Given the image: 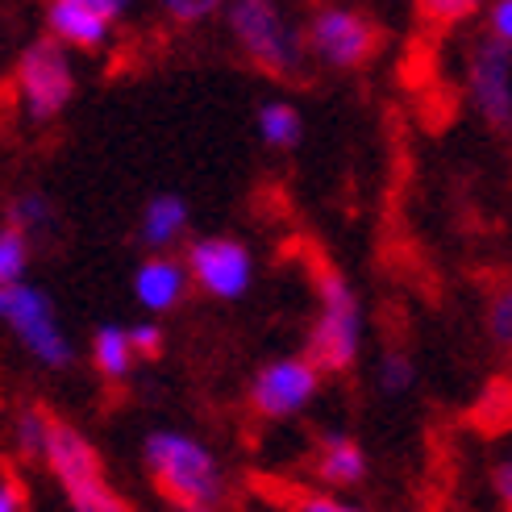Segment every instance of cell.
<instances>
[{"label": "cell", "instance_id": "cell-1", "mask_svg": "<svg viewBox=\"0 0 512 512\" xmlns=\"http://www.w3.org/2000/svg\"><path fill=\"white\" fill-rule=\"evenodd\" d=\"M142 463L155 488L175 508H217L225 496V471L217 454L184 429H155L142 446Z\"/></svg>", "mask_w": 512, "mask_h": 512}, {"label": "cell", "instance_id": "cell-2", "mask_svg": "<svg viewBox=\"0 0 512 512\" xmlns=\"http://www.w3.org/2000/svg\"><path fill=\"white\" fill-rule=\"evenodd\" d=\"M229 34L238 38L242 55L275 80H288L304 67V34L284 13L279 0H229L225 5Z\"/></svg>", "mask_w": 512, "mask_h": 512}, {"label": "cell", "instance_id": "cell-3", "mask_svg": "<svg viewBox=\"0 0 512 512\" xmlns=\"http://www.w3.org/2000/svg\"><path fill=\"white\" fill-rule=\"evenodd\" d=\"M46 467L59 479V488L71 504V512H134L117 496V488L100 471V458L92 442L84 438L75 425L55 421L50 425V442H46Z\"/></svg>", "mask_w": 512, "mask_h": 512}, {"label": "cell", "instance_id": "cell-4", "mask_svg": "<svg viewBox=\"0 0 512 512\" xmlns=\"http://www.w3.org/2000/svg\"><path fill=\"white\" fill-rule=\"evenodd\" d=\"M363 350V304L338 271L317 279V321L309 329V363L317 371H346Z\"/></svg>", "mask_w": 512, "mask_h": 512}, {"label": "cell", "instance_id": "cell-5", "mask_svg": "<svg viewBox=\"0 0 512 512\" xmlns=\"http://www.w3.org/2000/svg\"><path fill=\"white\" fill-rule=\"evenodd\" d=\"M17 100L30 121H55L75 96V67H71V50L59 46L55 38H42L34 46L21 50L17 71Z\"/></svg>", "mask_w": 512, "mask_h": 512}, {"label": "cell", "instance_id": "cell-6", "mask_svg": "<svg viewBox=\"0 0 512 512\" xmlns=\"http://www.w3.org/2000/svg\"><path fill=\"white\" fill-rule=\"evenodd\" d=\"M5 321H9L17 342L25 346V354H30L38 367H46V371L71 367L75 346H71L67 329L59 321V309H55V300H50V292H42L34 284H13Z\"/></svg>", "mask_w": 512, "mask_h": 512}, {"label": "cell", "instance_id": "cell-7", "mask_svg": "<svg viewBox=\"0 0 512 512\" xmlns=\"http://www.w3.org/2000/svg\"><path fill=\"white\" fill-rule=\"evenodd\" d=\"M304 50H309L313 59H321L325 67L354 71L379 50V30H375V21L363 17L358 9L325 5L304 25Z\"/></svg>", "mask_w": 512, "mask_h": 512}, {"label": "cell", "instance_id": "cell-8", "mask_svg": "<svg viewBox=\"0 0 512 512\" xmlns=\"http://www.w3.org/2000/svg\"><path fill=\"white\" fill-rule=\"evenodd\" d=\"M188 279L213 300H242L254 284V254L246 242L225 238V234H209L196 238L184 254Z\"/></svg>", "mask_w": 512, "mask_h": 512}, {"label": "cell", "instance_id": "cell-9", "mask_svg": "<svg viewBox=\"0 0 512 512\" xmlns=\"http://www.w3.org/2000/svg\"><path fill=\"white\" fill-rule=\"evenodd\" d=\"M317 388H321V371L309 358L300 354L271 358L250 379V404L267 421H288V417H300L317 400Z\"/></svg>", "mask_w": 512, "mask_h": 512}, {"label": "cell", "instance_id": "cell-10", "mask_svg": "<svg viewBox=\"0 0 512 512\" xmlns=\"http://www.w3.org/2000/svg\"><path fill=\"white\" fill-rule=\"evenodd\" d=\"M467 92L483 121L496 125V130H512V46L483 38L471 50Z\"/></svg>", "mask_w": 512, "mask_h": 512}, {"label": "cell", "instance_id": "cell-11", "mask_svg": "<svg viewBox=\"0 0 512 512\" xmlns=\"http://www.w3.org/2000/svg\"><path fill=\"white\" fill-rule=\"evenodd\" d=\"M188 284H192L188 267L179 259H171V254H150V259H142L134 271V296L150 317L179 309V300L188 296Z\"/></svg>", "mask_w": 512, "mask_h": 512}, {"label": "cell", "instance_id": "cell-12", "mask_svg": "<svg viewBox=\"0 0 512 512\" xmlns=\"http://www.w3.org/2000/svg\"><path fill=\"white\" fill-rule=\"evenodd\" d=\"M46 30L67 50H100V46H109L113 21L88 5H75V0H50Z\"/></svg>", "mask_w": 512, "mask_h": 512}, {"label": "cell", "instance_id": "cell-13", "mask_svg": "<svg viewBox=\"0 0 512 512\" xmlns=\"http://www.w3.org/2000/svg\"><path fill=\"white\" fill-rule=\"evenodd\" d=\"M188 229V200L175 196V192H163V196H150L146 209H142V221H138V234L142 242L155 250V254H167Z\"/></svg>", "mask_w": 512, "mask_h": 512}, {"label": "cell", "instance_id": "cell-14", "mask_svg": "<svg viewBox=\"0 0 512 512\" xmlns=\"http://www.w3.org/2000/svg\"><path fill=\"white\" fill-rule=\"evenodd\" d=\"M317 479L325 488H354L367 479V454L346 433H329L317 454Z\"/></svg>", "mask_w": 512, "mask_h": 512}, {"label": "cell", "instance_id": "cell-15", "mask_svg": "<svg viewBox=\"0 0 512 512\" xmlns=\"http://www.w3.org/2000/svg\"><path fill=\"white\" fill-rule=\"evenodd\" d=\"M134 363H138V350H134L130 329L125 325H100L92 334V367H96V375L121 383V379H130Z\"/></svg>", "mask_w": 512, "mask_h": 512}, {"label": "cell", "instance_id": "cell-16", "mask_svg": "<svg viewBox=\"0 0 512 512\" xmlns=\"http://www.w3.org/2000/svg\"><path fill=\"white\" fill-rule=\"evenodd\" d=\"M254 125H259V138L275 150H292L304 138V117L296 105H288V100H267L259 109V117H254Z\"/></svg>", "mask_w": 512, "mask_h": 512}, {"label": "cell", "instance_id": "cell-17", "mask_svg": "<svg viewBox=\"0 0 512 512\" xmlns=\"http://www.w3.org/2000/svg\"><path fill=\"white\" fill-rule=\"evenodd\" d=\"M30 238L21 234L13 225H0V284L13 288V284H25V271H30Z\"/></svg>", "mask_w": 512, "mask_h": 512}, {"label": "cell", "instance_id": "cell-18", "mask_svg": "<svg viewBox=\"0 0 512 512\" xmlns=\"http://www.w3.org/2000/svg\"><path fill=\"white\" fill-rule=\"evenodd\" d=\"M50 425H55V421H50L38 404H25L21 413H17V421H13V442H17V450H21V454H34V458L46 454Z\"/></svg>", "mask_w": 512, "mask_h": 512}, {"label": "cell", "instance_id": "cell-19", "mask_svg": "<svg viewBox=\"0 0 512 512\" xmlns=\"http://www.w3.org/2000/svg\"><path fill=\"white\" fill-rule=\"evenodd\" d=\"M50 221H55V213H50V200L38 196V192H25L9 204V225L21 229L25 238H34L42 234V229H50Z\"/></svg>", "mask_w": 512, "mask_h": 512}, {"label": "cell", "instance_id": "cell-20", "mask_svg": "<svg viewBox=\"0 0 512 512\" xmlns=\"http://www.w3.org/2000/svg\"><path fill=\"white\" fill-rule=\"evenodd\" d=\"M413 379H417V367H413V358H408V354L388 350V354L379 358V388H383V392L400 396V392L413 388Z\"/></svg>", "mask_w": 512, "mask_h": 512}, {"label": "cell", "instance_id": "cell-21", "mask_svg": "<svg viewBox=\"0 0 512 512\" xmlns=\"http://www.w3.org/2000/svg\"><path fill=\"white\" fill-rule=\"evenodd\" d=\"M483 0H417V9L425 21L433 25H454V21H467Z\"/></svg>", "mask_w": 512, "mask_h": 512}, {"label": "cell", "instance_id": "cell-22", "mask_svg": "<svg viewBox=\"0 0 512 512\" xmlns=\"http://www.w3.org/2000/svg\"><path fill=\"white\" fill-rule=\"evenodd\" d=\"M229 0H163V13L179 25H196V21H209L213 13H221Z\"/></svg>", "mask_w": 512, "mask_h": 512}, {"label": "cell", "instance_id": "cell-23", "mask_svg": "<svg viewBox=\"0 0 512 512\" xmlns=\"http://www.w3.org/2000/svg\"><path fill=\"white\" fill-rule=\"evenodd\" d=\"M488 329H492V342L512 350V288L496 292L488 304Z\"/></svg>", "mask_w": 512, "mask_h": 512}, {"label": "cell", "instance_id": "cell-24", "mask_svg": "<svg viewBox=\"0 0 512 512\" xmlns=\"http://www.w3.org/2000/svg\"><path fill=\"white\" fill-rule=\"evenodd\" d=\"M125 329H130V342H134L138 358H150V354L163 350V325H159L155 317H146V321H138V325H125Z\"/></svg>", "mask_w": 512, "mask_h": 512}, {"label": "cell", "instance_id": "cell-25", "mask_svg": "<svg viewBox=\"0 0 512 512\" xmlns=\"http://www.w3.org/2000/svg\"><path fill=\"white\" fill-rule=\"evenodd\" d=\"M488 30H492V38H496V42L512 46V0H492Z\"/></svg>", "mask_w": 512, "mask_h": 512}, {"label": "cell", "instance_id": "cell-26", "mask_svg": "<svg viewBox=\"0 0 512 512\" xmlns=\"http://www.w3.org/2000/svg\"><path fill=\"white\" fill-rule=\"evenodd\" d=\"M296 512H363V508H354V504H346V500H338V496L313 492V496H304V500L296 504Z\"/></svg>", "mask_w": 512, "mask_h": 512}, {"label": "cell", "instance_id": "cell-27", "mask_svg": "<svg viewBox=\"0 0 512 512\" xmlns=\"http://www.w3.org/2000/svg\"><path fill=\"white\" fill-rule=\"evenodd\" d=\"M492 488H496V500L504 504V512H512V458H504L492 471Z\"/></svg>", "mask_w": 512, "mask_h": 512}, {"label": "cell", "instance_id": "cell-28", "mask_svg": "<svg viewBox=\"0 0 512 512\" xmlns=\"http://www.w3.org/2000/svg\"><path fill=\"white\" fill-rule=\"evenodd\" d=\"M0 512H25V496L13 479H0Z\"/></svg>", "mask_w": 512, "mask_h": 512}, {"label": "cell", "instance_id": "cell-29", "mask_svg": "<svg viewBox=\"0 0 512 512\" xmlns=\"http://www.w3.org/2000/svg\"><path fill=\"white\" fill-rule=\"evenodd\" d=\"M75 5H88V9H96V13H105L109 21H117L125 9H130V0H75Z\"/></svg>", "mask_w": 512, "mask_h": 512}, {"label": "cell", "instance_id": "cell-30", "mask_svg": "<svg viewBox=\"0 0 512 512\" xmlns=\"http://www.w3.org/2000/svg\"><path fill=\"white\" fill-rule=\"evenodd\" d=\"M9 292H13V288L0 284V321H5V313H9Z\"/></svg>", "mask_w": 512, "mask_h": 512}, {"label": "cell", "instance_id": "cell-31", "mask_svg": "<svg viewBox=\"0 0 512 512\" xmlns=\"http://www.w3.org/2000/svg\"><path fill=\"white\" fill-rule=\"evenodd\" d=\"M179 512H217V508H179Z\"/></svg>", "mask_w": 512, "mask_h": 512}]
</instances>
